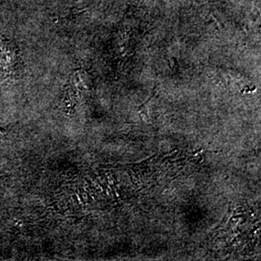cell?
Wrapping results in <instances>:
<instances>
[{
  "label": "cell",
  "mask_w": 261,
  "mask_h": 261,
  "mask_svg": "<svg viewBox=\"0 0 261 261\" xmlns=\"http://www.w3.org/2000/svg\"><path fill=\"white\" fill-rule=\"evenodd\" d=\"M15 60V53L7 43L0 41V62L6 68L13 65Z\"/></svg>",
  "instance_id": "1"
},
{
  "label": "cell",
  "mask_w": 261,
  "mask_h": 261,
  "mask_svg": "<svg viewBox=\"0 0 261 261\" xmlns=\"http://www.w3.org/2000/svg\"><path fill=\"white\" fill-rule=\"evenodd\" d=\"M0 136H1V130H0Z\"/></svg>",
  "instance_id": "2"
}]
</instances>
